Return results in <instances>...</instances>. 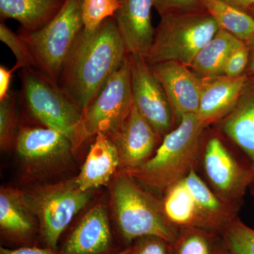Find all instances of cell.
<instances>
[{
  "label": "cell",
  "instance_id": "obj_24",
  "mask_svg": "<svg viewBox=\"0 0 254 254\" xmlns=\"http://www.w3.org/2000/svg\"><path fill=\"white\" fill-rule=\"evenodd\" d=\"M205 9L220 29L246 44H254V18L248 13L221 0H205Z\"/></svg>",
  "mask_w": 254,
  "mask_h": 254
},
{
  "label": "cell",
  "instance_id": "obj_15",
  "mask_svg": "<svg viewBox=\"0 0 254 254\" xmlns=\"http://www.w3.org/2000/svg\"><path fill=\"white\" fill-rule=\"evenodd\" d=\"M115 21L128 55L146 58L155 36L152 24L153 0H120Z\"/></svg>",
  "mask_w": 254,
  "mask_h": 254
},
{
  "label": "cell",
  "instance_id": "obj_8",
  "mask_svg": "<svg viewBox=\"0 0 254 254\" xmlns=\"http://www.w3.org/2000/svg\"><path fill=\"white\" fill-rule=\"evenodd\" d=\"M18 95L32 120L55 128L69 138L73 150L82 110L58 84L36 68H21ZM75 151V150H74Z\"/></svg>",
  "mask_w": 254,
  "mask_h": 254
},
{
  "label": "cell",
  "instance_id": "obj_22",
  "mask_svg": "<svg viewBox=\"0 0 254 254\" xmlns=\"http://www.w3.org/2000/svg\"><path fill=\"white\" fill-rule=\"evenodd\" d=\"M242 42L227 31L219 29L195 56L190 69L202 78L224 76L227 58Z\"/></svg>",
  "mask_w": 254,
  "mask_h": 254
},
{
  "label": "cell",
  "instance_id": "obj_10",
  "mask_svg": "<svg viewBox=\"0 0 254 254\" xmlns=\"http://www.w3.org/2000/svg\"><path fill=\"white\" fill-rule=\"evenodd\" d=\"M24 197L37 215L45 246L57 250L60 237L75 215L86 206L91 193L82 190L74 180L42 187Z\"/></svg>",
  "mask_w": 254,
  "mask_h": 254
},
{
  "label": "cell",
  "instance_id": "obj_21",
  "mask_svg": "<svg viewBox=\"0 0 254 254\" xmlns=\"http://www.w3.org/2000/svg\"><path fill=\"white\" fill-rule=\"evenodd\" d=\"M66 0H0L1 22L12 18L21 29L35 31L46 26L59 13Z\"/></svg>",
  "mask_w": 254,
  "mask_h": 254
},
{
  "label": "cell",
  "instance_id": "obj_28",
  "mask_svg": "<svg viewBox=\"0 0 254 254\" xmlns=\"http://www.w3.org/2000/svg\"><path fill=\"white\" fill-rule=\"evenodd\" d=\"M0 40L12 51L16 59V64L20 68H34V62L24 42L4 22L0 23Z\"/></svg>",
  "mask_w": 254,
  "mask_h": 254
},
{
  "label": "cell",
  "instance_id": "obj_2",
  "mask_svg": "<svg viewBox=\"0 0 254 254\" xmlns=\"http://www.w3.org/2000/svg\"><path fill=\"white\" fill-rule=\"evenodd\" d=\"M205 127L196 114L184 116L164 137L153 156L139 168L126 171L141 186L162 195L196 168Z\"/></svg>",
  "mask_w": 254,
  "mask_h": 254
},
{
  "label": "cell",
  "instance_id": "obj_16",
  "mask_svg": "<svg viewBox=\"0 0 254 254\" xmlns=\"http://www.w3.org/2000/svg\"><path fill=\"white\" fill-rule=\"evenodd\" d=\"M113 237L106 207L98 204L78 222L58 252L59 254H107Z\"/></svg>",
  "mask_w": 254,
  "mask_h": 254
},
{
  "label": "cell",
  "instance_id": "obj_6",
  "mask_svg": "<svg viewBox=\"0 0 254 254\" xmlns=\"http://www.w3.org/2000/svg\"><path fill=\"white\" fill-rule=\"evenodd\" d=\"M160 17L153 46L145 58L149 65L175 61L190 67L200 50L220 29L205 9L166 13Z\"/></svg>",
  "mask_w": 254,
  "mask_h": 254
},
{
  "label": "cell",
  "instance_id": "obj_9",
  "mask_svg": "<svg viewBox=\"0 0 254 254\" xmlns=\"http://www.w3.org/2000/svg\"><path fill=\"white\" fill-rule=\"evenodd\" d=\"M133 106L131 66L127 55L120 68L82 112L74 150L98 133L114 136L126 122Z\"/></svg>",
  "mask_w": 254,
  "mask_h": 254
},
{
  "label": "cell",
  "instance_id": "obj_34",
  "mask_svg": "<svg viewBox=\"0 0 254 254\" xmlns=\"http://www.w3.org/2000/svg\"><path fill=\"white\" fill-rule=\"evenodd\" d=\"M227 4L247 12V10L254 9V0H221Z\"/></svg>",
  "mask_w": 254,
  "mask_h": 254
},
{
  "label": "cell",
  "instance_id": "obj_33",
  "mask_svg": "<svg viewBox=\"0 0 254 254\" xmlns=\"http://www.w3.org/2000/svg\"><path fill=\"white\" fill-rule=\"evenodd\" d=\"M18 68H20L17 64H15L11 68H6L3 65L0 66V100L4 99L9 94L13 73Z\"/></svg>",
  "mask_w": 254,
  "mask_h": 254
},
{
  "label": "cell",
  "instance_id": "obj_36",
  "mask_svg": "<svg viewBox=\"0 0 254 254\" xmlns=\"http://www.w3.org/2000/svg\"><path fill=\"white\" fill-rule=\"evenodd\" d=\"M130 251H131V246L127 247V248H123V250L118 251V252L114 254H129Z\"/></svg>",
  "mask_w": 254,
  "mask_h": 254
},
{
  "label": "cell",
  "instance_id": "obj_12",
  "mask_svg": "<svg viewBox=\"0 0 254 254\" xmlns=\"http://www.w3.org/2000/svg\"><path fill=\"white\" fill-rule=\"evenodd\" d=\"M15 148L28 167L36 170L54 168L74 151L67 136L55 128L21 125L15 137Z\"/></svg>",
  "mask_w": 254,
  "mask_h": 254
},
{
  "label": "cell",
  "instance_id": "obj_27",
  "mask_svg": "<svg viewBox=\"0 0 254 254\" xmlns=\"http://www.w3.org/2000/svg\"><path fill=\"white\" fill-rule=\"evenodd\" d=\"M233 254H254V229L237 218L224 234Z\"/></svg>",
  "mask_w": 254,
  "mask_h": 254
},
{
  "label": "cell",
  "instance_id": "obj_3",
  "mask_svg": "<svg viewBox=\"0 0 254 254\" xmlns=\"http://www.w3.org/2000/svg\"><path fill=\"white\" fill-rule=\"evenodd\" d=\"M161 198L164 213L177 230L196 227L225 234L240 210L219 198L195 169Z\"/></svg>",
  "mask_w": 254,
  "mask_h": 254
},
{
  "label": "cell",
  "instance_id": "obj_29",
  "mask_svg": "<svg viewBox=\"0 0 254 254\" xmlns=\"http://www.w3.org/2000/svg\"><path fill=\"white\" fill-rule=\"evenodd\" d=\"M250 58L249 46L242 42L232 50L227 58L224 69V76L231 78L242 76L248 66Z\"/></svg>",
  "mask_w": 254,
  "mask_h": 254
},
{
  "label": "cell",
  "instance_id": "obj_17",
  "mask_svg": "<svg viewBox=\"0 0 254 254\" xmlns=\"http://www.w3.org/2000/svg\"><path fill=\"white\" fill-rule=\"evenodd\" d=\"M247 83L245 75L236 78L221 76L204 78L196 114L200 123L208 127L225 118L236 104Z\"/></svg>",
  "mask_w": 254,
  "mask_h": 254
},
{
  "label": "cell",
  "instance_id": "obj_32",
  "mask_svg": "<svg viewBox=\"0 0 254 254\" xmlns=\"http://www.w3.org/2000/svg\"><path fill=\"white\" fill-rule=\"evenodd\" d=\"M0 254H59L58 251L53 250L49 247H23L18 248L10 249L1 247Z\"/></svg>",
  "mask_w": 254,
  "mask_h": 254
},
{
  "label": "cell",
  "instance_id": "obj_4",
  "mask_svg": "<svg viewBox=\"0 0 254 254\" xmlns=\"http://www.w3.org/2000/svg\"><path fill=\"white\" fill-rule=\"evenodd\" d=\"M112 200L120 239L125 247L139 237L158 236L173 242L178 230L164 213L161 198L147 191L122 170L113 183Z\"/></svg>",
  "mask_w": 254,
  "mask_h": 254
},
{
  "label": "cell",
  "instance_id": "obj_5",
  "mask_svg": "<svg viewBox=\"0 0 254 254\" xmlns=\"http://www.w3.org/2000/svg\"><path fill=\"white\" fill-rule=\"evenodd\" d=\"M206 130L195 170L219 198L240 210L253 181L252 164L238 146L227 144L219 128L208 134Z\"/></svg>",
  "mask_w": 254,
  "mask_h": 254
},
{
  "label": "cell",
  "instance_id": "obj_23",
  "mask_svg": "<svg viewBox=\"0 0 254 254\" xmlns=\"http://www.w3.org/2000/svg\"><path fill=\"white\" fill-rule=\"evenodd\" d=\"M173 254H233L223 234L196 227L178 230Z\"/></svg>",
  "mask_w": 254,
  "mask_h": 254
},
{
  "label": "cell",
  "instance_id": "obj_20",
  "mask_svg": "<svg viewBox=\"0 0 254 254\" xmlns=\"http://www.w3.org/2000/svg\"><path fill=\"white\" fill-rule=\"evenodd\" d=\"M24 195L10 188H1L0 191V229L5 240L30 247L36 227Z\"/></svg>",
  "mask_w": 254,
  "mask_h": 254
},
{
  "label": "cell",
  "instance_id": "obj_13",
  "mask_svg": "<svg viewBox=\"0 0 254 254\" xmlns=\"http://www.w3.org/2000/svg\"><path fill=\"white\" fill-rule=\"evenodd\" d=\"M150 66L166 93L177 125L185 115L198 113L204 78L178 62H164Z\"/></svg>",
  "mask_w": 254,
  "mask_h": 254
},
{
  "label": "cell",
  "instance_id": "obj_31",
  "mask_svg": "<svg viewBox=\"0 0 254 254\" xmlns=\"http://www.w3.org/2000/svg\"><path fill=\"white\" fill-rule=\"evenodd\" d=\"M160 16L177 11H198L205 9V0H153Z\"/></svg>",
  "mask_w": 254,
  "mask_h": 254
},
{
  "label": "cell",
  "instance_id": "obj_30",
  "mask_svg": "<svg viewBox=\"0 0 254 254\" xmlns=\"http://www.w3.org/2000/svg\"><path fill=\"white\" fill-rule=\"evenodd\" d=\"M128 254H173L171 242L158 236L139 237L131 245Z\"/></svg>",
  "mask_w": 254,
  "mask_h": 254
},
{
  "label": "cell",
  "instance_id": "obj_25",
  "mask_svg": "<svg viewBox=\"0 0 254 254\" xmlns=\"http://www.w3.org/2000/svg\"><path fill=\"white\" fill-rule=\"evenodd\" d=\"M120 4V0H81L84 29L93 31L107 18L115 16Z\"/></svg>",
  "mask_w": 254,
  "mask_h": 254
},
{
  "label": "cell",
  "instance_id": "obj_1",
  "mask_svg": "<svg viewBox=\"0 0 254 254\" xmlns=\"http://www.w3.org/2000/svg\"><path fill=\"white\" fill-rule=\"evenodd\" d=\"M128 55L115 17L83 28L64 66L59 86L83 110Z\"/></svg>",
  "mask_w": 254,
  "mask_h": 254
},
{
  "label": "cell",
  "instance_id": "obj_11",
  "mask_svg": "<svg viewBox=\"0 0 254 254\" xmlns=\"http://www.w3.org/2000/svg\"><path fill=\"white\" fill-rule=\"evenodd\" d=\"M128 56L133 105L163 139L177 126L168 97L145 58Z\"/></svg>",
  "mask_w": 254,
  "mask_h": 254
},
{
  "label": "cell",
  "instance_id": "obj_35",
  "mask_svg": "<svg viewBox=\"0 0 254 254\" xmlns=\"http://www.w3.org/2000/svg\"><path fill=\"white\" fill-rule=\"evenodd\" d=\"M247 69L250 74L254 75V49L250 55V62H249Z\"/></svg>",
  "mask_w": 254,
  "mask_h": 254
},
{
  "label": "cell",
  "instance_id": "obj_19",
  "mask_svg": "<svg viewBox=\"0 0 254 254\" xmlns=\"http://www.w3.org/2000/svg\"><path fill=\"white\" fill-rule=\"evenodd\" d=\"M218 125L219 129L250 159L254 170L250 192L254 196V84L247 82L236 104Z\"/></svg>",
  "mask_w": 254,
  "mask_h": 254
},
{
  "label": "cell",
  "instance_id": "obj_18",
  "mask_svg": "<svg viewBox=\"0 0 254 254\" xmlns=\"http://www.w3.org/2000/svg\"><path fill=\"white\" fill-rule=\"evenodd\" d=\"M119 168L121 163L118 147L110 137L99 133L75 181L82 190L90 191L107 185Z\"/></svg>",
  "mask_w": 254,
  "mask_h": 254
},
{
  "label": "cell",
  "instance_id": "obj_7",
  "mask_svg": "<svg viewBox=\"0 0 254 254\" xmlns=\"http://www.w3.org/2000/svg\"><path fill=\"white\" fill-rule=\"evenodd\" d=\"M83 28L81 0H66L46 26L35 31L20 28L18 34L29 50L34 68L59 85L64 64Z\"/></svg>",
  "mask_w": 254,
  "mask_h": 254
},
{
  "label": "cell",
  "instance_id": "obj_26",
  "mask_svg": "<svg viewBox=\"0 0 254 254\" xmlns=\"http://www.w3.org/2000/svg\"><path fill=\"white\" fill-rule=\"evenodd\" d=\"M18 95L10 91L7 96L0 100V144L3 149L13 143L16 126V103Z\"/></svg>",
  "mask_w": 254,
  "mask_h": 254
},
{
  "label": "cell",
  "instance_id": "obj_14",
  "mask_svg": "<svg viewBox=\"0 0 254 254\" xmlns=\"http://www.w3.org/2000/svg\"><path fill=\"white\" fill-rule=\"evenodd\" d=\"M110 138L118 147L121 168L125 171L141 166L163 141L134 105L123 127Z\"/></svg>",
  "mask_w": 254,
  "mask_h": 254
}]
</instances>
